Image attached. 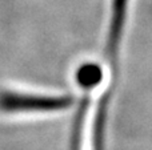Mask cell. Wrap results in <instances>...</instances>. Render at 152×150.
<instances>
[{
  "instance_id": "1",
  "label": "cell",
  "mask_w": 152,
  "mask_h": 150,
  "mask_svg": "<svg viewBox=\"0 0 152 150\" xmlns=\"http://www.w3.org/2000/svg\"><path fill=\"white\" fill-rule=\"evenodd\" d=\"M68 100L61 98H45L34 96L18 94V93H1L0 94V109L4 112L21 110H50L66 106Z\"/></svg>"
}]
</instances>
